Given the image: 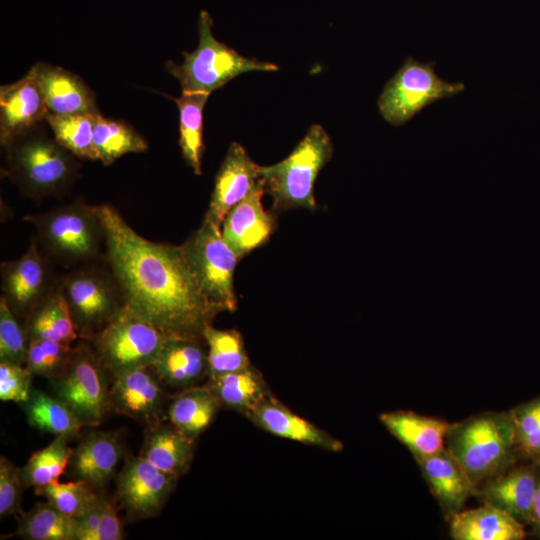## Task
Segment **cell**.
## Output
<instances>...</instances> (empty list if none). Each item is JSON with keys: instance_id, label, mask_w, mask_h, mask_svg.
<instances>
[{"instance_id": "cell-1", "label": "cell", "mask_w": 540, "mask_h": 540, "mask_svg": "<svg viewBox=\"0 0 540 540\" xmlns=\"http://www.w3.org/2000/svg\"><path fill=\"white\" fill-rule=\"evenodd\" d=\"M105 230L104 259L126 306L167 336L204 340L220 313L202 293L181 246L139 235L112 205H99Z\"/></svg>"}, {"instance_id": "cell-2", "label": "cell", "mask_w": 540, "mask_h": 540, "mask_svg": "<svg viewBox=\"0 0 540 540\" xmlns=\"http://www.w3.org/2000/svg\"><path fill=\"white\" fill-rule=\"evenodd\" d=\"M40 122L2 146L5 175L33 200L66 193L79 175L78 158L46 132Z\"/></svg>"}, {"instance_id": "cell-3", "label": "cell", "mask_w": 540, "mask_h": 540, "mask_svg": "<svg viewBox=\"0 0 540 540\" xmlns=\"http://www.w3.org/2000/svg\"><path fill=\"white\" fill-rule=\"evenodd\" d=\"M42 253L67 269L104 259L105 230L99 205L81 200L43 213L28 214Z\"/></svg>"}, {"instance_id": "cell-4", "label": "cell", "mask_w": 540, "mask_h": 540, "mask_svg": "<svg viewBox=\"0 0 540 540\" xmlns=\"http://www.w3.org/2000/svg\"><path fill=\"white\" fill-rule=\"evenodd\" d=\"M445 448L476 488L519 461L510 410L483 412L451 423Z\"/></svg>"}, {"instance_id": "cell-5", "label": "cell", "mask_w": 540, "mask_h": 540, "mask_svg": "<svg viewBox=\"0 0 540 540\" xmlns=\"http://www.w3.org/2000/svg\"><path fill=\"white\" fill-rule=\"evenodd\" d=\"M333 151L328 133L321 125L314 124L285 159L260 166L259 175L265 194L272 198L273 210L316 209L314 184Z\"/></svg>"}, {"instance_id": "cell-6", "label": "cell", "mask_w": 540, "mask_h": 540, "mask_svg": "<svg viewBox=\"0 0 540 540\" xmlns=\"http://www.w3.org/2000/svg\"><path fill=\"white\" fill-rule=\"evenodd\" d=\"M69 270L59 287L79 337L90 340L125 308L124 296L105 259Z\"/></svg>"}, {"instance_id": "cell-7", "label": "cell", "mask_w": 540, "mask_h": 540, "mask_svg": "<svg viewBox=\"0 0 540 540\" xmlns=\"http://www.w3.org/2000/svg\"><path fill=\"white\" fill-rule=\"evenodd\" d=\"M213 20L201 11L198 20L199 42L191 52H183L184 61L178 65L168 61L167 70L179 80L182 92L211 94L236 76L250 71H276L278 66L240 55L212 34Z\"/></svg>"}, {"instance_id": "cell-8", "label": "cell", "mask_w": 540, "mask_h": 540, "mask_svg": "<svg viewBox=\"0 0 540 540\" xmlns=\"http://www.w3.org/2000/svg\"><path fill=\"white\" fill-rule=\"evenodd\" d=\"M186 262L202 293L219 312L237 308L234 271L239 257L224 240L215 223L203 220L180 245Z\"/></svg>"}, {"instance_id": "cell-9", "label": "cell", "mask_w": 540, "mask_h": 540, "mask_svg": "<svg viewBox=\"0 0 540 540\" xmlns=\"http://www.w3.org/2000/svg\"><path fill=\"white\" fill-rule=\"evenodd\" d=\"M435 64V61L423 63L411 56L403 61L377 100L378 110L386 122L402 126L428 105L466 89L463 82L441 79L435 72Z\"/></svg>"}, {"instance_id": "cell-10", "label": "cell", "mask_w": 540, "mask_h": 540, "mask_svg": "<svg viewBox=\"0 0 540 540\" xmlns=\"http://www.w3.org/2000/svg\"><path fill=\"white\" fill-rule=\"evenodd\" d=\"M162 331L127 306L88 340L112 377L128 370L151 367L167 339Z\"/></svg>"}, {"instance_id": "cell-11", "label": "cell", "mask_w": 540, "mask_h": 540, "mask_svg": "<svg viewBox=\"0 0 540 540\" xmlns=\"http://www.w3.org/2000/svg\"><path fill=\"white\" fill-rule=\"evenodd\" d=\"M108 371L91 343L74 347L64 371L52 379L54 396L62 400L83 427L98 426L110 411Z\"/></svg>"}, {"instance_id": "cell-12", "label": "cell", "mask_w": 540, "mask_h": 540, "mask_svg": "<svg viewBox=\"0 0 540 540\" xmlns=\"http://www.w3.org/2000/svg\"><path fill=\"white\" fill-rule=\"evenodd\" d=\"M53 265L35 237L20 258L1 263V296L23 326L59 285Z\"/></svg>"}, {"instance_id": "cell-13", "label": "cell", "mask_w": 540, "mask_h": 540, "mask_svg": "<svg viewBox=\"0 0 540 540\" xmlns=\"http://www.w3.org/2000/svg\"><path fill=\"white\" fill-rule=\"evenodd\" d=\"M177 479L141 456L132 457L117 477V497L130 520L151 518L162 509Z\"/></svg>"}, {"instance_id": "cell-14", "label": "cell", "mask_w": 540, "mask_h": 540, "mask_svg": "<svg viewBox=\"0 0 540 540\" xmlns=\"http://www.w3.org/2000/svg\"><path fill=\"white\" fill-rule=\"evenodd\" d=\"M518 462L478 485L475 496L530 526L540 466Z\"/></svg>"}, {"instance_id": "cell-15", "label": "cell", "mask_w": 540, "mask_h": 540, "mask_svg": "<svg viewBox=\"0 0 540 540\" xmlns=\"http://www.w3.org/2000/svg\"><path fill=\"white\" fill-rule=\"evenodd\" d=\"M166 401L162 381L152 367L136 368L113 377L110 409L147 425L160 421Z\"/></svg>"}, {"instance_id": "cell-16", "label": "cell", "mask_w": 540, "mask_h": 540, "mask_svg": "<svg viewBox=\"0 0 540 540\" xmlns=\"http://www.w3.org/2000/svg\"><path fill=\"white\" fill-rule=\"evenodd\" d=\"M259 168L242 145L232 142L216 175L204 219L221 227L227 213L254 188Z\"/></svg>"}, {"instance_id": "cell-17", "label": "cell", "mask_w": 540, "mask_h": 540, "mask_svg": "<svg viewBox=\"0 0 540 540\" xmlns=\"http://www.w3.org/2000/svg\"><path fill=\"white\" fill-rule=\"evenodd\" d=\"M265 194L261 178L241 202L225 216L222 236L239 259L268 242L276 228L275 220L262 204Z\"/></svg>"}, {"instance_id": "cell-18", "label": "cell", "mask_w": 540, "mask_h": 540, "mask_svg": "<svg viewBox=\"0 0 540 540\" xmlns=\"http://www.w3.org/2000/svg\"><path fill=\"white\" fill-rule=\"evenodd\" d=\"M28 72L39 85L49 113H100L94 91L77 74L44 62H37Z\"/></svg>"}, {"instance_id": "cell-19", "label": "cell", "mask_w": 540, "mask_h": 540, "mask_svg": "<svg viewBox=\"0 0 540 540\" xmlns=\"http://www.w3.org/2000/svg\"><path fill=\"white\" fill-rule=\"evenodd\" d=\"M48 109L42 91L28 72L20 80L0 88V143L15 137L45 121Z\"/></svg>"}, {"instance_id": "cell-20", "label": "cell", "mask_w": 540, "mask_h": 540, "mask_svg": "<svg viewBox=\"0 0 540 540\" xmlns=\"http://www.w3.org/2000/svg\"><path fill=\"white\" fill-rule=\"evenodd\" d=\"M417 464L447 521L463 509L469 497L476 495L468 475L446 448Z\"/></svg>"}, {"instance_id": "cell-21", "label": "cell", "mask_w": 540, "mask_h": 540, "mask_svg": "<svg viewBox=\"0 0 540 540\" xmlns=\"http://www.w3.org/2000/svg\"><path fill=\"white\" fill-rule=\"evenodd\" d=\"M203 343L204 340L168 336L151 366L162 383L183 390L208 376L207 346Z\"/></svg>"}, {"instance_id": "cell-22", "label": "cell", "mask_w": 540, "mask_h": 540, "mask_svg": "<svg viewBox=\"0 0 540 540\" xmlns=\"http://www.w3.org/2000/svg\"><path fill=\"white\" fill-rule=\"evenodd\" d=\"M261 429L275 436L339 452L343 444L326 431L290 411L275 399L268 397L247 415Z\"/></svg>"}, {"instance_id": "cell-23", "label": "cell", "mask_w": 540, "mask_h": 540, "mask_svg": "<svg viewBox=\"0 0 540 540\" xmlns=\"http://www.w3.org/2000/svg\"><path fill=\"white\" fill-rule=\"evenodd\" d=\"M122 457V445L114 432L93 431L83 438L70 459L72 475L99 490L112 478Z\"/></svg>"}, {"instance_id": "cell-24", "label": "cell", "mask_w": 540, "mask_h": 540, "mask_svg": "<svg viewBox=\"0 0 540 540\" xmlns=\"http://www.w3.org/2000/svg\"><path fill=\"white\" fill-rule=\"evenodd\" d=\"M380 421L406 446L416 462L445 448V438L451 426L442 419L407 410L382 413Z\"/></svg>"}, {"instance_id": "cell-25", "label": "cell", "mask_w": 540, "mask_h": 540, "mask_svg": "<svg viewBox=\"0 0 540 540\" xmlns=\"http://www.w3.org/2000/svg\"><path fill=\"white\" fill-rule=\"evenodd\" d=\"M448 521L455 540H521L526 535L522 523L489 504L461 510Z\"/></svg>"}, {"instance_id": "cell-26", "label": "cell", "mask_w": 540, "mask_h": 540, "mask_svg": "<svg viewBox=\"0 0 540 540\" xmlns=\"http://www.w3.org/2000/svg\"><path fill=\"white\" fill-rule=\"evenodd\" d=\"M194 440L179 431L171 423L161 420L147 425L141 457L160 470L180 476L190 466Z\"/></svg>"}, {"instance_id": "cell-27", "label": "cell", "mask_w": 540, "mask_h": 540, "mask_svg": "<svg viewBox=\"0 0 540 540\" xmlns=\"http://www.w3.org/2000/svg\"><path fill=\"white\" fill-rule=\"evenodd\" d=\"M220 404L207 385L181 390L167 409L169 422L195 440L214 420Z\"/></svg>"}, {"instance_id": "cell-28", "label": "cell", "mask_w": 540, "mask_h": 540, "mask_svg": "<svg viewBox=\"0 0 540 540\" xmlns=\"http://www.w3.org/2000/svg\"><path fill=\"white\" fill-rule=\"evenodd\" d=\"M220 406L246 414L269 396L261 375L252 367L209 378L207 384Z\"/></svg>"}, {"instance_id": "cell-29", "label": "cell", "mask_w": 540, "mask_h": 540, "mask_svg": "<svg viewBox=\"0 0 540 540\" xmlns=\"http://www.w3.org/2000/svg\"><path fill=\"white\" fill-rule=\"evenodd\" d=\"M209 95L205 92H182L180 97H169L179 110V146L182 156L196 175L202 173L201 160L205 151L203 110Z\"/></svg>"}, {"instance_id": "cell-30", "label": "cell", "mask_w": 540, "mask_h": 540, "mask_svg": "<svg viewBox=\"0 0 540 540\" xmlns=\"http://www.w3.org/2000/svg\"><path fill=\"white\" fill-rule=\"evenodd\" d=\"M28 341L49 339L71 344L79 338L68 304L57 289L31 314L24 324Z\"/></svg>"}, {"instance_id": "cell-31", "label": "cell", "mask_w": 540, "mask_h": 540, "mask_svg": "<svg viewBox=\"0 0 540 540\" xmlns=\"http://www.w3.org/2000/svg\"><path fill=\"white\" fill-rule=\"evenodd\" d=\"M20 406L29 424L42 432L69 439L77 437L83 427L62 400L37 389L33 388L30 398Z\"/></svg>"}, {"instance_id": "cell-32", "label": "cell", "mask_w": 540, "mask_h": 540, "mask_svg": "<svg viewBox=\"0 0 540 540\" xmlns=\"http://www.w3.org/2000/svg\"><path fill=\"white\" fill-rule=\"evenodd\" d=\"M93 142L98 160L110 165L127 153H140L148 149V144L132 126L121 120L94 115Z\"/></svg>"}, {"instance_id": "cell-33", "label": "cell", "mask_w": 540, "mask_h": 540, "mask_svg": "<svg viewBox=\"0 0 540 540\" xmlns=\"http://www.w3.org/2000/svg\"><path fill=\"white\" fill-rule=\"evenodd\" d=\"M207 346L208 378L251 367L242 337L236 330H220L208 326L204 331Z\"/></svg>"}, {"instance_id": "cell-34", "label": "cell", "mask_w": 540, "mask_h": 540, "mask_svg": "<svg viewBox=\"0 0 540 540\" xmlns=\"http://www.w3.org/2000/svg\"><path fill=\"white\" fill-rule=\"evenodd\" d=\"M17 534L27 540H75V519L48 501L22 514Z\"/></svg>"}, {"instance_id": "cell-35", "label": "cell", "mask_w": 540, "mask_h": 540, "mask_svg": "<svg viewBox=\"0 0 540 540\" xmlns=\"http://www.w3.org/2000/svg\"><path fill=\"white\" fill-rule=\"evenodd\" d=\"M94 115L48 113L45 121L56 141L77 158L98 160L93 142Z\"/></svg>"}, {"instance_id": "cell-36", "label": "cell", "mask_w": 540, "mask_h": 540, "mask_svg": "<svg viewBox=\"0 0 540 540\" xmlns=\"http://www.w3.org/2000/svg\"><path fill=\"white\" fill-rule=\"evenodd\" d=\"M67 440L66 437L56 436L49 445L31 455L21 468L25 488L58 482L74 451L68 446Z\"/></svg>"}, {"instance_id": "cell-37", "label": "cell", "mask_w": 540, "mask_h": 540, "mask_svg": "<svg viewBox=\"0 0 540 540\" xmlns=\"http://www.w3.org/2000/svg\"><path fill=\"white\" fill-rule=\"evenodd\" d=\"M75 519V540H121L122 523L112 503L97 493L89 507Z\"/></svg>"}, {"instance_id": "cell-38", "label": "cell", "mask_w": 540, "mask_h": 540, "mask_svg": "<svg viewBox=\"0 0 540 540\" xmlns=\"http://www.w3.org/2000/svg\"><path fill=\"white\" fill-rule=\"evenodd\" d=\"M519 460L540 466V395L510 409Z\"/></svg>"}, {"instance_id": "cell-39", "label": "cell", "mask_w": 540, "mask_h": 540, "mask_svg": "<svg viewBox=\"0 0 540 540\" xmlns=\"http://www.w3.org/2000/svg\"><path fill=\"white\" fill-rule=\"evenodd\" d=\"M73 350L74 347L68 343L49 339H31L25 365L33 376L52 380L64 371Z\"/></svg>"}, {"instance_id": "cell-40", "label": "cell", "mask_w": 540, "mask_h": 540, "mask_svg": "<svg viewBox=\"0 0 540 540\" xmlns=\"http://www.w3.org/2000/svg\"><path fill=\"white\" fill-rule=\"evenodd\" d=\"M35 494L45 497L61 512L76 518L89 507L97 492L87 482L76 479L67 483L54 482L35 488Z\"/></svg>"}, {"instance_id": "cell-41", "label": "cell", "mask_w": 540, "mask_h": 540, "mask_svg": "<svg viewBox=\"0 0 540 540\" xmlns=\"http://www.w3.org/2000/svg\"><path fill=\"white\" fill-rule=\"evenodd\" d=\"M28 338L23 324L0 298V361L17 365L26 364Z\"/></svg>"}, {"instance_id": "cell-42", "label": "cell", "mask_w": 540, "mask_h": 540, "mask_svg": "<svg viewBox=\"0 0 540 540\" xmlns=\"http://www.w3.org/2000/svg\"><path fill=\"white\" fill-rule=\"evenodd\" d=\"M33 374L23 365L0 361V399L19 405L25 403L31 395Z\"/></svg>"}, {"instance_id": "cell-43", "label": "cell", "mask_w": 540, "mask_h": 540, "mask_svg": "<svg viewBox=\"0 0 540 540\" xmlns=\"http://www.w3.org/2000/svg\"><path fill=\"white\" fill-rule=\"evenodd\" d=\"M25 488L21 468L5 456L0 457V516L16 514L20 510L22 492Z\"/></svg>"}, {"instance_id": "cell-44", "label": "cell", "mask_w": 540, "mask_h": 540, "mask_svg": "<svg viewBox=\"0 0 540 540\" xmlns=\"http://www.w3.org/2000/svg\"><path fill=\"white\" fill-rule=\"evenodd\" d=\"M530 526L532 527L534 534L540 538V477L534 496Z\"/></svg>"}]
</instances>
